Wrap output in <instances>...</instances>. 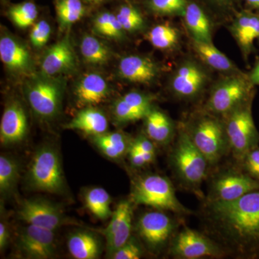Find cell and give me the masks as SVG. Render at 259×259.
<instances>
[{
	"mask_svg": "<svg viewBox=\"0 0 259 259\" xmlns=\"http://www.w3.org/2000/svg\"><path fill=\"white\" fill-rule=\"evenodd\" d=\"M134 207L130 199L119 202L112 213L111 221L103 231L107 253L110 256L132 236Z\"/></svg>",
	"mask_w": 259,
	"mask_h": 259,
	"instance_id": "5bb4252c",
	"label": "cell"
},
{
	"mask_svg": "<svg viewBox=\"0 0 259 259\" xmlns=\"http://www.w3.org/2000/svg\"><path fill=\"white\" fill-rule=\"evenodd\" d=\"M119 74L121 77L131 82L148 83L156 77L157 68L147 58L129 56L120 61Z\"/></svg>",
	"mask_w": 259,
	"mask_h": 259,
	"instance_id": "ac0fdd59",
	"label": "cell"
},
{
	"mask_svg": "<svg viewBox=\"0 0 259 259\" xmlns=\"http://www.w3.org/2000/svg\"><path fill=\"white\" fill-rule=\"evenodd\" d=\"M93 141L107 158L118 160L127 155L133 139L125 134L115 132L105 133L100 136H94Z\"/></svg>",
	"mask_w": 259,
	"mask_h": 259,
	"instance_id": "d4e9b609",
	"label": "cell"
},
{
	"mask_svg": "<svg viewBox=\"0 0 259 259\" xmlns=\"http://www.w3.org/2000/svg\"><path fill=\"white\" fill-rule=\"evenodd\" d=\"M233 31L242 50L246 55L249 54L255 40L259 38V13H240L233 24Z\"/></svg>",
	"mask_w": 259,
	"mask_h": 259,
	"instance_id": "44dd1931",
	"label": "cell"
},
{
	"mask_svg": "<svg viewBox=\"0 0 259 259\" xmlns=\"http://www.w3.org/2000/svg\"><path fill=\"white\" fill-rule=\"evenodd\" d=\"M28 183L32 190L53 194L65 189L60 156L54 146L44 145L34 153L29 166Z\"/></svg>",
	"mask_w": 259,
	"mask_h": 259,
	"instance_id": "8992f818",
	"label": "cell"
},
{
	"mask_svg": "<svg viewBox=\"0 0 259 259\" xmlns=\"http://www.w3.org/2000/svg\"><path fill=\"white\" fill-rule=\"evenodd\" d=\"M87 1L90 2V3H97L100 0H87Z\"/></svg>",
	"mask_w": 259,
	"mask_h": 259,
	"instance_id": "7dc6e473",
	"label": "cell"
},
{
	"mask_svg": "<svg viewBox=\"0 0 259 259\" xmlns=\"http://www.w3.org/2000/svg\"><path fill=\"white\" fill-rule=\"evenodd\" d=\"M168 160L181 187L199 199H204L202 185L208 176L210 167L204 155L192 143L185 127L179 129Z\"/></svg>",
	"mask_w": 259,
	"mask_h": 259,
	"instance_id": "7a4b0ae2",
	"label": "cell"
},
{
	"mask_svg": "<svg viewBox=\"0 0 259 259\" xmlns=\"http://www.w3.org/2000/svg\"><path fill=\"white\" fill-rule=\"evenodd\" d=\"M20 175L19 163L10 156H0V192L8 195L14 190Z\"/></svg>",
	"mask_w": 259,
	"mask_h": 259,
	"instance_id": "f1b7e54d",
	"label": "cell"
},
{
	"mask_svg": "<svg viewBox=\"0 0 259 259\" xmlns=\"http://www.w3.org/2000/svg\"><path fill=\"white\" fill-rule=\"evenodd\" d=\"M251 100L242 104L225 116L224 123L231 153L240 166L245 155L259 146V133L252 115Z\"/></svg>",
	"mask_w": 259,
	"mask_h": 259,
	"instance_id": "5b68a950",
	"label": "cell"
},
{
	"mask_svg": "<svg viewBox=\"0 0 259 259\" xmlns=\"http://www.w3.org/2000/svg\"><path fill=\"white\" fill-rule=\"evenodd\" d=\"M85 205L95 217L100 220H107L111 218L110 209L111 198L105 189L95 187L90 189L85 194Z\"/></svg>",
	"mask_w": 259,
	"mask_h": 259,
	"instance_id": "4316f807",
	"label": "cell"
},
{
	"mask_svg": "<svg viewBox=\"0 0 259 259\" xmlns=\"http://www.w3.org/2000/svg\"><path fill=\"white\" fill-rule=\"evenodd\" d=\"M259 190V181L250 177L238 165L222 168L212 175L206 202L235 200L253 191Z\"/></svg>",
	"mask_w": 259,
	"mask_h": 259,
	"instance_id": "9c48e42d",
	"label": "cell"
},
{
	"mask_svg": "<svg viewBox=\"0 0 259 259\" xmlns=\"http://www.w3.org/2000/svg\"><path fill=\"white\" fill-rule=\"evenodd\" d=\"M205 75L194 64L181 66L172 80V89L177 95L183 97H194L203 86Z\"/></svg>",
	"mask_w": 259,
	"mask_h": 259,
	"instance_id": "ffe728a7",
	"label": "cell"
},
{
	"mask_svg": "<svg viewBox=\"0 0 259 259\" xmlns=\"http://www.w3.org/2000/svg\"><path fill=\"white\" fill-rule=\"evenodd\" d=\"M175 258H223L228 255L221 244L208 235L184 226L174 237L168 249Z\"/></svg>",
	"mask_w": 259,
	"mask_h": 259,
	"instance_id": "ba28073f",
	"label": "cell"
},
{
	"mask_svg": "<svg viewBox=\"0 0 259 259\" xmlns=\"http://www.w3.org/2000/svg\"><path fill=\"white\" fill-rule=\"evenodd\" d=\"M122 30H123V28H122V25L119 22L118 19L117 18V16L112 15L110 25H109L105 35L110 37H115V38H119L122 35Z\"/></svg>",
	"mask_w": 259,
	"mask_h": 259,
	"instance_id": "7bdbcfd3",
	"label": "cell"
},
{
	"mask_svg": "<svg viewBox=\"0 0 259 259\" xmlns=\"http://www.w3.org/2000/svg\"><path fill=\"white\" fill-rule=\"evenodd\" d=\"M81 55L89 64H105L110 58L108 49L96 37L88 35L81 42Z\"/></svg>",
	"mask_w": 259,
	"mask_h": 259,
	"instance_id": "f546056e",
	"label": "cell"
},
{
	"mask_svg": "<svg viewBox=\"0 0 259 259\" xmlns=\"http://www.w3.org/2000/svg\"><path fill=\"white\" fill-rule=\"evenodd\" d=\"M130 199L134 205H145L182 216L192 212L179 200L169 179L158 174H144L133 180Z\"/></svg>",
	"mask_w": 259,
	"mask_h": 259,
	"instance_id": "3957f363",
	"label": "cell"
},
{
	"mask_svg": "<svg viewBox=\"0 0 259 259\" xmlns=\"http://www.w3.org/2000/svg\"><path fill=\"white\" fill-rule=\"evenodd\" d=\"M206 232L228 255L259 256V190L226 202H206L201 211Z\"/></svg>",
	"mask_w": 259,
	"mask_h": 259,
	"instance_id": "6da1fadb",
	"label": "cell"
},
{
	"mask_svg": "<svg viewBox=\"0 0 259 259\" xmlns=\"http://www.w3.org/2000/svg\"><path fill=\"white\" fill-rule=\"evenodd\" d=\"M66 128L81 131L94 137L107 133L108 121L100 110L88 107L78 112Z\"/></svg>",
	"mask_w": 259,
	"mask_h": 259,
	"instance_id": "7402d4cb",
	"label": "cell"
},
{
	"mask_svg": "<svg viewBox=\"0 0 259 259\" xmlns=\"http://www.w3.org/2000/svg\"><path fill=\"white\" fill-rule=\"evenodd\" d=\"M56 12L61 26L72 25L84 14V8L80 0H58Z\"/></svg>",
	"mask_w": 259,
	"mask_h": 259,
	"instance_id": "1f68e13d",
	"label": "cell"
},
{
	"mask_svg": "<svg viewBox=\"0 0 259 259\" xmlns=\"http://www.w3.org/2000/svg\"><path fill=\"white\" fill-rule=\"evenodd\" d=\"M248 79L252 84L259 85V61L257 64L255 65L253 69H252L251 72L248 76Z\"/></svg>",
	"mask_w": 259,
	"mask_h": 259,
	"instance_id": "f6af8a7d",
	"label": "cell"
},
{
	"mask_svg": "<svg viewBox=\"0 0 259 259\" xmlns=\"http://www.w3.org/2000/svg\"><path fill=\"white\" fill-rule=\"evenodd\" d=\"M112 15V14L109 13H104L97 17L95 21V28L97 32L105 35V32L110 25Z\"/></svg>",
	"mask_w": 259,
	"mask_h": 259,
	"instance_id": "b9f144b4",
	"label": "cell"
},
{
	"mask_svg": "<svg viewBox=\"0 0 259 259\" xmlns=\"http://www.w3.org/2000/svg\"><path fill=\"white\" fill-rule=\"evenodd\" d=\"M171 217L163 210L151 211L141 214L136 225V233L147 249L159 254L168 249L170 243L182 226V220Z\"/></svg>",
	"mask_w": 259,
	"mask_h": 259,
	"instance_id": "52a82bcc",
	"label": "cell"
},
{
	"mask_svg": "<svg viewBox=\"0 0 259 259\" xmlns=\"http://www.w3.org/2000/svg\"><path fill=\"white\" fill-rule=\"evenodd\" d=\"M50 25L45 20L35 23L30 33V39L32 45L37 48L45 46L51 35Z\"/></svg>",
	"mask_w": 259,
	"mask_h": 259,
	"instance_id": "74e56055",
	"label": "cell"
},
{
	"mask_svg": "<svg viewBox=\"0 0 259 259\" xmlns=\"http://www.w3.org/2000/svg\"><path fill=\"white\" fill-rule=\"evenodd\" d=\"M10 240V231L8 227L4 221L0 223V250L3 251L8 245Z\"/></svg>",
	"mask_w": 259,
	"mask_h": 259,
	"instance_id": "ee69618b",
	"label": "cell"
},
{
	"mask_svg": "<svg viewBox=\"0 0 259 259\" xmlns=\"http://www.w3.org/2000/svg\"><path fill=\"white\" fill-rule=\"evenodd\" d=\"M240 167L252 178L259 181V146L245 155Z\"/></svg>",
	"mask_w": 259,
	"mask_h": 259,
	"instance_id": "f35d334b",
	"label": "cell"
},
{
	"mask_svg": "<svg viewBox=\"0 0 259 259\" xmlns=\"http://www.w3.org/2000/svg\"><path fill=\"white\" fill-rule=\"evenodd\" d=\"M8 14L15 25L19 28H25L33 25L38 13L33 3H24L12 7Z\"/></svg>",
	"mask_w": 259,
	"mask_h": 259,
	"instance_id": "d6a6232c",
	"label": "cell"
},
{
	"mask_svg": "<svg viewBox=\"0 0 259 259\" xmlns=\"http://www.w3.org/2000/svg\"><path fill=\"white\" fill-rule=\"evenodd\" d=\"M193 47L199 57L213 69L219 71H228L233 68L230 59L214 47L212 42L194 40Z\"/></svg>",
	"mask_w": 259,
	"mask_h": 259,
	"instance_id": "83f0119b",
	"label": "cell"
},
{
	"mask_svg": "<svg viewBox=\"0 0 259 259\" xmlns=\"http://www.w3.org/2000/svg\"><path fill=\"white\" fill-rule=\"evenodd\" d=\"M145 119L146 135L156 145L169 146L175 139V127L164 112L151 109Z\"/></svg>",
	"mask_w": 259,
	"mask_h": 259,
	"instance_id": "e0dca14e",
	"label": "cell"
},
{
	"mask_svg": "<svg viewBox=\"0 0 259 259\" xmlns=\"http://www.w3.org/2000/svg\"><path fill=\"white\" fill-rule=\"evenodd\" d=\"M29 105L34 112L45 120L55 117L60 110L62 91L55 80L37 78L32 80L26 87Z\"/></svg>",
	"mask_w": 259,
	"mask_h": 259,
	"instance_id": "8fae6325",
	"label": "cell"
},
{
	"mask_svg": "<svg viewBox=\"0 0 259 259\" xmlns=\"http://www.w3.org/2000/svg\"><path fill=\"white\" fill-rule=\"evenodd\" d=\"M0 59L12 71L23 72L31 67V57L28 49L12 37H1Z\"/></svg>",
	"mask_w": 259,
	"mask_h": 259,
	"instance_id": "d6986e66",
	"label": "cell"
},
{
	"mask_svg": "<svg viewBox=\"0 0 259 259\" xmlns=\"http://www.w3.org/2000/svg\"><path fill=\"white\" fill-rule=\"evenodd\" d=\"M28 132V120L21 104L10 102L5 109L0 123V140L5 145L21 142Z\"/></svg>",
	"mask_w": 259,
	"mask_h": 259,
	"instance_id": "9a60e30c",
	"label": "cell"
},
{
	"mask_svg": "<svg viewBox=\"0 0 259 259\" xmlns=\"http://www.w3.org/2000/svg\"><path fill=\"white\" fill-rule=\"evenodd\" d=\"M18 247L20 253L28 258H52L56 251L54 231L28 224L19 233Z\"/></svg>",
	"mask_w": 259,
	"mask_h": 259,
	"instance_id": "4fadbf2b",
	"label": "cell"
},
{
	"mask_svg": "<svg viewBox=\"0 0 259 259\" xmlns=\"http://www.w3.org/2000/svg\"><path fill=\"white\" fill-rule=\"evenodd\" d=\"M132 145L145 154L156 156V144L146 135H140L136 139L133 140Z\"/></svg>",
	"mask_w": 259,
	"mask_h": 259,
	"instance_id": "ab89813d",
	"label": "cell"
},
{
	"mask_svg": "<svg viewBox=\"0 0 259 259\" xmlns=\"http://www.w3.org/2000/svg\"><path fill=\"white\" fill-rule=\"evenodd\" d=\"M192 143L215 168L231 153L224 123L213 116H202L189 127H185Z\"/></svg>",
	"mask_w": 259,
	"mask_h": 259,
	"instance_id": "277c9868",
	"label": "cell"
},
{
	"mask_svg": "<svg viewBox=\"0 0 259 259\" xmlns=\"http://www.w3.org/2000/svg\"><path fill=\"white\" fill-rule=\"evenodd\" d=\"M68 249L76 259H96L101 252V243L96 235L88 231H77L70 235Z\"/></svg>",
	"mask_w": 259,
	"mask_h": 259,
	"instance_id": "603a6c76",
	"label": "cell"
},
{
	"mask_svg": "<svg viewBox=\"0 0 259 259\" xmlns=\"http://www.w3.org/2000/svg\"><path fill=\"white\" fill-rule=\"evenodd\" d=\"M186 25L194 37V40L202 42H211L210 23L202 8L191 3L187 5L185 13Z\"/></svg>",
	"mask_w": 259,
	"mask_h": 259,
	"instance_id": "484cf974",
	"label": "cell"
},
{
	"mask_svg": "<svg viewBox=\"0 0 259 259\" xmlns=\"http://www.w3.org/2000/svg\"><path fill=\"white\" fill-rule=\"evenodd\" d=\"M144 254V249L141 243L136 238H131L116 250L112 258L114 259H139Z\"/></svg>",
	"mask_w": 259,
	"mask_h": 259,
	"instance_id": "8d00e7d4",
	"label": "cell"
},
{
	"mask_svg": "<svg viewBox=\"0 0 259 259\" xmlns=\"http://www.w3.org/2000/svg\"><path fill=\"white\" fill-rule=\"evenodd\" d=\"M253 87L248 77L229 78L213 90L206 104V110L212 115L226 116L253 99Z\"/></svg>",
	"mask_w": 259,
	"mask_h": 259,
	"instance_id": "30bf717a",
	"label": "cell"
},
{
	"mask_svg": "<svg viewBox=\"0 0 259 259\" xmlns=\"http://www.w3.org/2000/svg\"><path fill=\"white\" fill-rule=\"evenodd\" d=\"M130 164L134 168H140L147 166L148 163L144 153L131 145L128 153H127Z\"/></svg>",
	"mask_w": 259,
	"mask_h": 259,
	"instance_id": "60d3db41",
	"label": "cell"
},
{
	"mask_svg": "<svg viewBox=\"0 0 259 259\" xmlns=\"http://www.w3.org/2000/svg\"><path fill=\"white\" fill-rule=\"evenodd\" d=\"M18 216L27 224L53 231L71 223L59 206L40 198L25 199L18 209Z\"/></svg>",
	"mask_w": 259,
	"mask_h": 259,
	"instance_id": "7c38bea8",
	"label": "cell"
},
{
	"mask_svg": "<svg viewBox=\"0 0 259 259\" xmlns=\"http://www.w3.org/2000/svg\"><path fill=\"white\" fill-rule=\"evenodd\" d=\"M245 3L250 9L259 13V0H245Z\"/></svg>",
	"mask_w": 259,
	"mask_h": 259,
	"instance_id": "bcb514c9",
	"label": "cell"
},
{
	"mask_svg": "<svg viewBox=\"0 0 259 259\" xmlns=\"http://www.w3.org/2000/svg\"><path fill=\"white\" fill-rule=\"evenodd\" d=\"M151 8L161 14H179L185 13L186 0H151Z\"/></svg>",
	"mask_w": 259,
	"mask_h": 259,
	"instance_id": "d590c367",
	"label": "cell"
},
{
	"mask_svg": "<svg viewBox=\"0 0 259 259\" xmlns=\"http://www.w3.org/2000/svg\"><path fill=\"white\" fill-rule=\"evenodd\" d=\"M178 32L171 25H156L148 34V39L153 47L161 50L171 49L178 41Z\"/></svg>",
	"mask_w": 259,
	"mask_h": 259,
	"instance_id": "4dcf8cb0",
	"label": "cell"
},
{
	"mask_svg": "<svg viewBox=\"0 0 259 259\" xmlns=\"http://www.w3.org/2000/svg\"><path fill=\"white\" fill-rule=\"evenodd\" d=\"M117 18L118 19L123 30L134 31L139 30L144 25V18L141 13L131 5L121 7Z\"/></svg>",
	"mask_w": 259,
	"mask_h": 259,
	"instance_id": "e575fe53",
	"label": "cell"
},
{
	"mask_svg": "<svg viewBox=\"0 0 259 259\" xmlns=\"http://www.w3.org/2000/svg\"><path fill=\"white\" fill-rule=\"evenodd\" d=\"M108 90V85L101 75L89 74L78 84L76 95L83 105H95L105 100Z\"/></svg>",
	"mask_w": 259,
	"mask_h": 259,
	"instance_id": "cb8c5ba5",
	"label": "cell"
},
{
	"mask_svg": "<svg viewBox=\"0 0 259 259\" xmlns=\"http://www.w3.org/2000/svg\"><path fill=\"white\" fill-rule=\"evenodd\" d=\"M149 112L127 103L122 97L116 101L113 107L115 120L120 123L134 122L144 119Z\"/></svg>",
	"mask_w": 259,
	"mask_h": 259,
	"instance_id": "836d02e7",
	"label": "cell"
},
{
	"mask_svg": "<svg viewBox=\"0 0 259 259\" xmlns=\"http://www.w3.org/2000/svg\"><path fill=\"white\" fill-rule=\"evenodd\" d=\"M75 66L74 51L68 37L52 46L42 59L41 71L46 76L61 74Z\"/></svg>",
	"mask_w": 259,
	"mask_h": 259,
	"instance_id": "2e32d148",
	"label": "cell"
}]
</instances>
